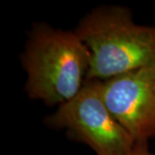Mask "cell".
Returning <instances> with one entry per match:
<instances>
[{"mask_svg":"<svg viewBox=\"0 0 155 155\" xmlns=\"http://www.w3.org/2000/svg\"><path fill=\"white\" fill-rule=\"evenodd\" d=\"M91 60L90 50L74 30L33 22L20 54L28 97L56 108L70 101L86 83Z\"/></svg>","mask_w":155,"mask_h":155,"instance_id":"6da1fadb","label":"cell"},{"mask_svg":"<svg viewBox=\"0 0 155 155\" xmlns=\"http://www.w3.org/2000/svg\"><path fill=\"white\" fill-rule=\"evenodd\" d=\"M73 30L91 52L87 80L106 81L155 62V25L136 23L127 6H97Z\"/></svg>","mask_w":155,"mask_h":155,"instance_id":"7a4b0ae2","label":"cell"},{"mask_svg":"<svg viewBox=\"0 0 155 155\" xmlns=\"http://www.w3.org/2000/svg\"><path fill=\"white\" fill-rule=\"evenodd\" d=\"M44 123L64 130L69 140L87 146L96 155H134L139 144L109 110L100 80H87L77 96L46 116Z\"/></svg>","mask_w":155,"mask_h":155,"instance_id":"3957f363","label":"cell"},{"mask_svg":"<svg viewBox=\"0 0 155 155\" xmlns=\"http://www.w3.org/2000/svg\"><path fill=\"white\" fill-rule=\"evenodd\" d=\"M102 92L112 115L137 143L155 139V62L102 81Z\"/></svg>","mask_w":155,"mask_h":155,"instance_id":"277c9868","label":"cell"},{"mask_svg":"<svg viewBox=\"0 0 155 155\" xmlns=\"http://www.w3.org/2000/svg\"><path fill=\"white\" fill-rule=\"evenodd\" d=\"M134 155H155L149 150V143H139Z\"/></svg>","mask_w":155,"mask_h":155,"instance_id":"5b68a950","label":"cell"}]
</instances>
